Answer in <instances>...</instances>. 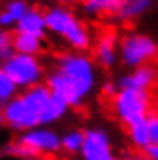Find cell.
<instances>
[{
  "instance_id": "5bb4252c",
  "label": "cell",
  "mask_w": 158,
  "mask_h": 160,
  "mask_svg": "<svg viewBox=\"0 0 158 160\" xmlns=\"http://www.w3.org/2000/svg\"><path fill=\"white\" fill-rule=\"evenodd\" d=\"M69 106L63 99L51 92V97L46 102L45 109L41 112V126H52L63 119L69 112Z\"/></svg>"
},
{
  "instance_id": "44dd1931",
  "label": "cell",
  "mask_w": 158,
  "mask_h": 160,
  "mask_svg": "<svg viewBox=\"0 0 158 160\" xmlns=\"http://www.w3.org/2000/svg\"><path fill=\"white\" fill-rule=\"evenodd\" d=\"M146 125L149 131L151 146H158V112H151L146 119Z\"/></svg>"
},
{
  "instance_id": "4fadbf2b",
  "label": "cell",
  "mask_w": 158,
  "mask_h": 160,
  "mask_svg": "<svg viewBox=\"0 0 158 160\" xmlns=\"http://www.w3.org/2000/svg\"><path fill=\"white\" fill-rule=\"evenodd\" d=\"M12 48H14V52H17V54L39 56L40 57V54L43 52V48H45V42L40 37L16 31L12 34Z\"/></svg>"
},
{
  "instance_id": "ac0fdd59",
  "label": "cell",
  "mask_w": 158,
  "mask_h": 160,
  "mask_svg": "<svg viewBox=\"0 0 158 160\" xmlns=\"http://www.w3.org/2000/svg\"><path fill=\"white\" fill-rule=\"evenodd\" d=\"M83 145V129L72 128L61 134V151L66 154H79Z\"/></svg>"
},
{
  "instance_id": "2e32d148",
  "label": "cell",
  "mask_w": 158,
  "mask_h": 160,
  "mask_svg": "<svg viewBox=\"0 0 158 160\" xmlns=\"http://www.w3.org/2000/svg\"><path fill=\"white\" fill-rule=\"evenodd\" d=\"M123 0H83L81 8L88 17L114 16Z\"/></svg>"
},
{
  "instance_id": "9a60e30c",
  "label": "cell",
  "mask_w": 158,
  "mask_h": 160,
  "mask_svg": "<svg viewBox=\"0 0 158 160\" xmlns=\"http://www.w3.org/2000/svg\"><path fill=\"white\" fill-rule=\"evenodd\" d=\"M29 5L26 0H9L5 8L0 11V28L2 29H9L17 25L23 14L28 11Z\"/></svg>"
},
{
  "instance_id": "8fae6325",
  "label": "cell",
  "mask_w": 158,
  "mask_h": 160,
  "mask_svg": "<svg viewBox=\"0 0 158 160\" xmlns=\"http://www.w3.org/2000/svg\"><path fill=\"white\" fill-rule=\"evenodd\" d=\"M16 31L31 34L40 39H45L46 36V23H45V12L39 8H28V11L23 14V17L17 22Z\"/></svg>"
},
{
  "instance_id": "d6986e66",
  "label": "cell",
  "mask_w": 158,
  "mask_h": 160,
  "mask_svg": "<svg viewBox=\"0 0 158 160\" xmlns=\"http://www.w3.org/2000/svg\"><path fill=\"white\" fill-rule=\"evenodd\" d=\"M17 92H19V89L16 88V85L11 82V79L6 76V72L0 66V106H3L6 102H9Z\"/></svg>"
},
{
  "instance_id": "ffe728a7",
  "label": "cell",
  "mask_w": 158,
  "mask_h": 160,
  "mask_svg": "<svg viewBox=\"0 0 158 160\" xmlns=\"http://www.w3.org/2000/svg\"><path fill=\"white\" fill-rule=\"evenodd\" d=\"M14 54L12 48V32L9 29H2L0 28V65L8 60Z\"/></svg>"
},
{
  "instance_id": "ba28073f",
  "label": "cell",
  "mask_w": 158,
  "mask_h": 160,
  "mask_svg": "<svg viewBox=\"0 0 158 160\" xmlns=\"http://www.w3.org/2000/svg\"><path fill=\"white\" fill-rule=\"evenodd\" d=\"M79 154L81 160H120L109 131L100 125L83 129V145Z\"/></svg>"
},
{
  "instance_id": "9c48e42d",
  "label": "cell",
  "mask_w": 158,
  "mask_h": 160,
  "mask_svg": "<svg viewBox=\"0 0 158 160\" xmlns=\"http://www.w3.org/2000/svg\"><path fill=\"white\" fill-rule=\"evenodd\" d=\"M158 82L155 66L152 63L143 65L134 69H127L126 72L120 74L115 80V85L118 88L126 89H137V91H151L155 83Z\"/></svg>"
},
{
  "instance_id": "8992f818",
  "label": "cell",
  "mask_w": 158,
  "mask_h": 160,
  "mask_svg": "<svg viewBox=\"0 0 158 160\" xmlns=\"http://www.w3.org/2000/svg\"><path fill=\"white\" fill-rule=\"evenodd\" d=\"M0 66L19 91L37 86L43 83L46 77V66L39 56H26L14 52Z\"/></svg>"
},
{
  "instance_id": "7c38bea8",
  "label": "cell",
  "mask_w": 158,
  "mask_h": 160,
  "mask_svg": "<svg viewBox=\"0 0 158 160\" xmlns=\"http://www.w3.org/2000/svg\"><path fill=\"white\" fill-rule=\"evenodd\" d=\"M154 0H123L114 17L120 22H132L144 16L152 8Z\"/></svg>"
},
{
  "instance_id": "52a82bcc",
  "label": "cell",
  "mask_w": 158,
  "mask_h": 160,
  "mask_svg": "<svg viewBox=\"0 0 158 160\" xmlns=\"http://www.w3.org/2000/svg\"><path fill=\"white\" fill-rule=\"evenodd\" d=\"M17 143L25 151V156L52 157L61 152V134L52 126H37L23 131L17 136Z\"/></svg>"
},
{
  "instance_id": "484cf974",
  "label": "cell",
  "mask_w": 158,
  "mask_h": 160,
  "mask_svg": "<svg viewBox=\"0 0 158 160\" xmlns=\"http://www.w3.org/2000/svg\"><path fill=\"white\" fill-rule=\"evenodd\" d=\"M155 72H157V79H158V57H157V60H155Z\"/></svg>"
},
{
  "instance_id": "7a4b0ae2",
  "label": "cell",
  "mask_w": 158,
  "mask_h": 160,
  "mask_svg": "<svg viewBox=\"0 0 158 160\" xmlns=\"http://www.w3.org/2000/svg\"><path fill=\"white\" fill-rule=\"evenodd\" d=\"M49 97L51 91L46 88L45 83L19 91L9 102L2 106L5 125L19 134L41 126V112Z\"/></svg>"
},
{
  "instance_id": "277c9868",
  "label": "cell",
  "mask_w": 158,
  "mask_h": 160,
  "mask_svg": "<svg viewBox=\"0 0 158 160\" xmlns=\"http://www.w3.org/2000/svg\"><path fill=\"white\" fill-rule=\"evenodd\" d=\"M154 99L151 91L118 88L111 97V111L115 120L126 129L141 123L152 112Z\"/></svg>"
},
{
  "instance_id": "3957f363",
  "label": "cell",
  "mask_w": 158,
  "mask_h": 160,
  "mask_svg": "<svg viewBox=\"0 0 158 160\" xmlns=\"http://www.w3.org/2000/svg\"><path fill=\"white\" fill-rule=\"evenodd\" d=\"M45 12L46 31L60 39L69 51L86 52L92 46V34L89 28L65 5H55Z\"/></svg>"
},
{
  "instance_id": "d4e9b609",
  "label": "cell",
  "mask_w": 158,
  "mask_h": 160,
  "mask_svg": "<svg viewBox=\"0 0 158 160\" xmlns=\"http://www.w3.org/2000/svg\"><path fill=\"white\" fill-rule=\"evenodd\" d=\"M5 125V117H3V109H2V106H0V128Z\"/></svg>"
},
{
  "instance_id": "cb8c5ba5",
  "label": "cell",
  "mask_w": 158,
  "mask_h": 160,
  "mask_svg": "<svg viewBox=\"0 0 158 160\" xmlns=\"http://www.w3.org/2000/svg\"><path fill=\"white\" fill-rule=\"evenodd\" d=\"M20 160H48L45 157H37V156H29V157H25V159H20Z\"/></svg>"
},
{
  "instance_id": "7402d4cb",
  "label": "cell",
  "mask_w": 158,
  "mask_h": 160,
  "mask_svg": "<svg viewBox=\"0 0 158 160\" xmlns=\"http://www.w3.org/2000/svg\"><path fill=\"white\" fill-rule=\"evenodd\" d=\"M117 89H118V86L115 85V82H104V83L101 85V92H103L106 97H109V99L117 92Z\"/></svg>"
},
{
  "instance_id": "6da1fadb",
  "label": "cell",
  "mask_w": 158,
  "mask_h": 160,
  "mask_svg": "<svg viewBox=\"0 0 158 160\" xmlns=\"http://www.w3.org/2000/svg\"><path fill=\"white\" fill-rule=\"evenodd\" d=\"M45 85L69 108H79L98 86V66L86 52L63 51L55 56L52 69L46 72Z\"/></svg>"
},
{
  "instance_id": "30bf717a",
  "label": "cell",
  "mask_w": 158,
  "mask_h": 160,
  "mask_svg": "<svg viewBox=\"0 0 158 160\" xmlns=\"http://www.w3.org/2000/svg\"><path fill=\"white\" fill-rule=\"evenodd\" d=\"M118 36L114 31L101 32L94 42V62L103 69H112L118 63Z\"/></svg>"
},
{
  "instance_id": "5b68a950",
  "label": "cell",
  "mask_w": 158,
  "mask_h": 160,
  "mask_svg": "<svg viewBox=\"0 0 158 160\" xmlns=\"http://www.w3.org/2000/svg\"><path fill=\"white\" fill-rule=\"evenodd\" d=\"M158 57V42L152 36L132 31L118 39V63L127 69L149 65Z\"/></svg>"
},
{
  "instance_id": "603a6c76",
  "label": "cell",
  "mask_w": 158,
  "mask_h": 160,
  "mask_svg": "<svg viewBox=\"0 0 158 160\" xmlns=\"http://www.w3.org/2000/svg\"><path fill=\"white\" fill-rule=\"evenodd\" d=\"M146 160H158V146H149L144 151Z\"/></svg>"
},
{
  "instance_id": "e0dca14e",
  "label": "cell",
  "mask_w": 158,
  "mask_h": 160,
  "mask_svg": "<svg viewBox=\"0 0 158 160\" xmlns=\"http://www.w3.org/2000/svg\"><path fill=\"white\" fill-rule=\"evenodd\" d=\"M127 139L131 142V145L134 148L140 149V151H146L151 146V139H149V131H147L146 120L127 128Z\"/></svg>"
}]
</instances>
